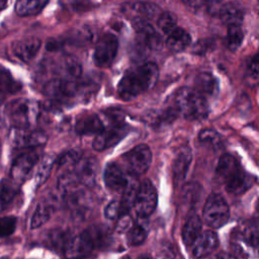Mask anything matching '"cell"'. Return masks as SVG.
Here are the masks:
<instances>
[{"label":"cell","mask_w":259,"mask_h":259,"mask_svg":"<svg viewBox=\"0 0 259 259\" xmlns=\"http://www.w3.org/2000/svg\"><path fill=\"white\" fill-rule=\"evenodd\" d=\"M55 203H56V200L54 199L52 201H41L36 205L34 212L30 220V228L31 229L39 228L40 226H42L44 224H46L49 221V219L53 212Z\"/></svg>","instance_id":"28"},{"label":"cell","mask_w":259,"mask_h":259,"mask_svg":"<svg viewBox=\"0 0 259 259\" xmlns=\"http://www.w3.org/2000/svg\"><path fill=\"white\" fill-rule=\"evenodd\" d=\"M97 90V84L92 81L68 80L54 78L44 86V94L55 104L71 105L86 100Z\"/></svg>","instance_id":"1"},{"label":"cell","mask_w":259,"mask_h":259,"mask_svg":"<svg viewBox=\"0 0 259 259\" xmlns=\"http://www.w3.org/2000/svg\"><path fill=\"white\" fill-rule=\"evenodd\" d=\"M157 205V191L150 180H144L138 187L133 206L137 215H150Z\"/></svg>","instance_id":"8"},{"label":"cell","mask_w":259,"mask_h":259,"mask_svg":"<svg viewBox=\"0 0 259 259\" xmlns=\"http://www.w3.org/2000/svg\"><path fill=\"white\" fill-rule=\"evenodd\" d=\"M17 194V184L12 180H3L0 183V203L7 206L13 201Z\"/></svg>","instance_id":"33"},{"label":"cell","mask_w":259,"mask_h":259,"mask_svg":"<svg viewBox=\"0 0 259 259\" xmlns=\"http://www.w3.org/2000/svg\"><path fill=\"white\" fill-rule=\"evenodd\" d=\"M123 13L133 19L136 20H144L148 21L149 19L154 18L156 15L160 14V8L154 4L149 2H135L127 3L122 8Z\"/></svg>","instance_id":"15"},{"label":"cell","mask_w":259,"mask_h":259,"mask_svg":"<svg viewBox=\"0 0 259 259\" xmlns=\"http://www.w3.org/2000/svg\"><path fill=\"white\" fill-rule=\"evenodd\" d=\"M192 89L206 98L208 96H212L217 92L218 82L210 73L202 72L195 77L194 86Z\"/></svg>","instance_id":"25"},{"label":"cell","mask_w":259,"mask_h":259,"mask_svg":"<svg viewBox=\"0 0 259 259\" xmlns=\"http://www.w3.org/2000/svg\"><path fill=\"white\" fill-rule=\"evenodd\" d=\"M130 175L131 173L124 172L118 164L114 162H110L105 167L103 179H104L105 185L109 189L113 191L121 192V190L124 188V186L127 183Z\"/></svg>","instance_id":"16"},{"label":"cell","mask_w":259,"mask_h":259,"mask_svg":"<svg viewBox=\"0 0 259 259\" xmlns=\"http://www.w3.org/2000/svg\"><path fill=\"white\" fill-rule=\"evenodd\" d=\"M54 163H55V159L53 156L47 155L41 159L35 175V182L37 186L41 185L48 179Z\"/></svg>","instance_id":"34"},{"label":"cell","mask_w":259,"mask_h":259,"mask_svg":"<svg viewBox=\"0 0 259 259\" xmlns=\"http://www.w3.org/2000/svg\"><path fill=\"white\" fill-rule=\"evenodd\" d=\"M0 154H1V141H0Z\"/></svg>","instance_id":"51"},{"label":"cell","mask_w":259,"mask_h":259,"mask_svg":"<svg viewBox=\"0 0 259 259\" xmlns=\"http://www.w3.org/2000/svg\"><path fill=\"white\" fill-rule=\"evenodd\" d=\"M120 214V204L117 200H111L104 209V215L108 220H115Z\"/></svg>","instance_id":"44"},{"label":"cell","mask_w":259,"mask_h":259,"mask_svg":"<svg viewBox=\"0 0 259 259\" xmlns=\"http://www.w3.org/2000/svg\"><path fill=\"white\" fill-rule=\"evenodd\" d=\"M128 173L139 176L147 172L152 162L151 149L144 144L138 145L122 156Z\"/></svg>","instance_id":"7"},{"label":"cell","mask_w":259,"mask_h":259,"mask_svg":"<svg viewBox=\"0 0 259 259\" xmlns=\"http://www.w3.org/2000/svg\"><path fill=\"white\" fill-rule=\"evenodd\" d=\"M174 108L178 115L187 119H201L208 113L206 98L188 87H182L176 92Z\"/></svg>","instance_id":"3"},{"label":"cell","mask_w":259,"mask_h":259,"mask_svg":"<svg viewBox=\"0 0 259 259\" xmlns=\"http://www.w3.org/2000/svg\"><path fill=\"white\" fill-rule=\"evenodd\" d=\"M57 73L59 74L58 78L77 80L81 76L82 67L75 57L65 56L62 60H60L57 67Z\"/></svg>","instance_id":"23"},{"label":"cell","mask_w":259,"mask_h":259,"mask_svg":"<svg viewBox=\"0 0 259 259\" xmlns=\"http://www.w3.org/2000/svg\"><path fill=\"white\" fill-rule=\"evenodd\" d=\"M217 15L221 21L229 27L234 25H241L245 12L241 4L232 1L218 6Z\"/></svg>","instance_id":"18"},{"label":"cell","mask_w":259,"mask_h":259,"mask_svg":"<svg viewBox=\"0 0 259 259\" xmlns=\"http://www.w3.org/2000/svg\"><path fill=\"white\" fill-rule=\"evenodd\" d=\"M230 218V209L226 200L220 194H211L207 197L203 209L202 220L210 228L223 227Z\"/></svg>","instance_id":"5"},{"label":"cell","mask_w":259,"mask_h":259,"mask_svg":"<svg viewBox=\"0 0 259 259\" xmlns=\"http://www.w3.org/2000/svg\"><path fill=\"white\" fill-rule=\"evenodd\" d=\"M192 160V153L188 146H182L180 147L175 155L174 162H173V175L176 181H182L186 173L188 171V168L190 166Z\"/></svg>","instance_id":"21"},{"label":"cell","mask_w":259,"mask_h":259,"mask_svg":"<svg viewBox=\"0 0 259 259\" xmlns=\"http://www.w3.org/2000/svg\"><path fill=\"white\" fill-rule=\"evenodd\" d=\"M38 161L39 155L36 152H27L18 156L11 166V180L17 185L24 182Z\"/></svg>","instance_id":"11"},{"label":"cell","mask_w":259,"mask_h":259,"mask_svg":"<svg viewBox=\"0 0 259 259\" xmlns=\"http://www.w3.org/2000/svg\"><path fill=\"white\" fill-rule=\"evenodd\" d=\"M200 186L197 183H188L183 187V199L186 203H190V204H195L196 200L199 196V192H200Z\"/></svg>","instance_id":"40"},{"label":"cell","mask_w":259,"mask_h":259,"mask_svg":"<svg viewBox=\"0 0 259 259\" xmlns=\"http://www.w3.org/2000/svg\"><path fill=\"white\" fill-rule=\"evenodd\" d=\"M202 223L198 215L190 217L182 229V240L185 245L191 246L201 233Z\"/></svg>","instance_id":"30"},{"label":"cell","mask_w":259,"mask_h":259,"mask_svg":"<svg viewBox=\"0 0 259 259\" xmlns=\"http://www.w3.org/2000/svg\"><path fill=\"white\" fill-rule=\"evenodd\" d=\"M158 27L166 34H169L177 27L176 16L171 12H161L158 18Z\"/></svg>","instance_id":"36"},{"label":"cell","mask_w":259,"mask_h":259,"mask_svg":"<svg viewBox=\"0 0 259 259\" xmlns=\"http://www.w3.org/2000/svg\"><path fill=\"white\" fill-rule=\"evenodd\" d=\"M240 171H242V168L237 161V159L230 155V154H225L223 155L217 165L215 168V173L218 177L225 183L229 179H231L233 176L238 174Z\"/></svg>","instance_id":"22"},{"label":"cell","mask_w":259,"mask_h":259,"mask_svg":"<svg viewBox=\"0 0 259 259\" xmlns=\"http://www.w3.org/2000/svg\"><path fill=\"white\" fill-rule=\"evenodd\" d=\"M7 3H8V0H0V11L6 8Z\"/></svg>","instance_id":"48"},{"label":"cell","mask_w":259,"mask_h":259,"mask_svg":"<svg viewBox=\"0 0 259 259\" xmlns=\"http://www.w3.org/2000/svg\"><path fill=\"white\" fill-rule=\"evenodd\" d=\"M244 39V32L241 28V25H234V26H229L228 27V32L226 36V46L227 48L235 52L237 51Z\"/></svg>","instance_id":"32"},{"label":"cell","mask_w":259,"mask_h":259,"mask_svg":"<svg viewBox=\"0 0 259 259\" xmlns=\"http://www.w3.org/2000/svg\"><path fill=\"white\" fill-rule=\"evenodd\" d=\"M185 5L191 7V8H199L203 4L204 0H182Z\"/></svg>","instance_id":"46"},{"label":"cell","mask_w":259,"mask_h":259,"mask_svg":"<svg viewBox=\"0 0 259 259\" xmlns=\"http://www.w3.org/2000/svg\"><path fill=\"white\" fill-rule=\"evenodd\" d=\"M63 249L67 259H80L88 256L94 248L91 240L84 231L80 235L69 238Z\"/></svg>","instance_id":"12"},{"label":"cell","mask_w":259,"mask_h":259,"mask_svg":"<svg viewBox=\"0 0 259 259\" xmlns=\"http://www.w3.org/2000/svg\"><path fill=\"white\" fill-rule=\"evenodd\" d=\"M126 259H128V258H126Z\"/></svg>","instance_id":"52"},{"label":"cell","mask_w":259,"mask_h":259,"mask_svg":"<svg viewBox=\"0 0 259 259\" xmlns=\"http://www.w3.org/2000/svg\"><path fill=\"white\" fill-rule=\"evenodd\" d=\"M192 254L196 258H204L211 254L219 246V240L214 232L204 231L192 243Z\"/></svg>","instance_id":"17"},{"label":"cell","mask_w":259,"mask_h":259,"mask_svg":"<svg viewBox=\"0 0 259 259\" xmlns=\"http://www.w3.org/2000/svg\"><path fill=\"white\" fill-rule=\"evenodd\" d=\"M85 233L88 235L93 248H106L111 242V233L106 226H92L87 229Z\"/></svg>","instance_id":"27"},{"label":"cell","mask_w":259,"mask_h":259,"mask_svg":"<svg viewBox=\"0 0 259 259\" xmlns=\"http://www.w3.org/2000/svg\"><path fill=\"white\" fill-rule=\"evenodd\" d=\"M128 133V126L122 122L106 125L93 140L92 147L96 151H104L115 146Z\"/></svg>","instance_id":"9"},{"label":"cell","mask_w":259,"mask_h":259,"mask_svg":"<svg viewBox=\"0 0 259 259\" xmlns=\"http://www.w3.org/2000/svg\"><path fill=\"white\" fill-rule=\"evenodd\" d=\"M82 157V153L77 150H70L64 154H62L57 159V165L59 167H63L66 165H74L80 158Z\"/></svg>","instance_id":"41"},{"label":"cell","mask_w":259,"mask_h":259,"mask_svg":"<svg viewBox=\"0 0 259 259\" xmlns=\"http://www.w3.org/2000/svg\"><path fill=\"white\" fill-rule=\"evenodd\" d=\"M210 45H211V41L210 40H205V39H201L199 41H197L192 51L195 53V54H205L209 49H210Z\"/></svg>","instance_id":"45"},{"label":"cell","mask_w":259,"mask_h":259,"mask_svg":"<svg viewBox=\"0 0 259 259\" xmlns=\"http://www.w3.org/2000/svg\"><path fill=\"white\" fill-rule=\"evenodd\" d=\"M60 4L67 10L81 12L90 8L92 0H59Z\"/></svg>","instance_id":"39"},{"label":"cell","mask_w":259,"mask_h":259,"mask_svg":"<svg viewBox=\"0 0 259 259\" xmlns=\"http://www.w3.org/2000/svg\"><path fill=\"white\" fill-rule=\"evenodd\" d=\"M204 1H208V2H210L211 4H218V3H220L222 0H204Z\"/></svg>","instance_id":"50"},{"label":"cell","mask_w":259,"mask_h":259,"mask_svg":"<svg viewBox=\"0 0 259 259\" xmlns=\"http://www.w3.org/2000/svg\"><path fill=\"white\" fill-rule=\"evenodd\" d=\"M245 78L246 82L250 84V86H254L258 82V56L254 55L246 65L245 70Z\"/></svg>","instance_id":"37"},{"label":"cell","mask_w":259,"mask_h":259,"mask_svg":"<svg viewBox=\"0 0 259 259\" xmlns=\"http://www.w3.org/2000/svg\"><path fill=\"white\" fill-rule=\"evenodd\" d=\"M134 226L133 220L127 213L121 214V217L117 220V223L115 225V232L117 233H127L132 227Z\"/></svg>","instance_id":"43"},{"label":"cell","mask_w":259,"mask_h":259,"mask_svg":"<svg viewBox=\"0 0 259 259\" xmlns=\"http://www.w3.org/2000/svg\"><path fill=\"white\" fill-rule=\"evenodd\" d=\"M16 219L14 217H4L0 219V237H7L15 231Z\"/></svg>","instance_id":"42"},{"label":"cell","mask_w":259,"mask_h":259,"mask_svg":"<svg viewBox=\"0 0 259 259\" xmlns=\"http://www.w3.org/2000/svg\"><path fill=\"white\" fill-rule=\"evenodd\" d=\"M191 42L190 34L182 27H176L172 30L166 39L167 48L174 53H179L184 51Z\"/></svg>","instance_id":"26"},{"label":"cell","mask_w":259,"mask_h":259,"mask_svg":"<svg viewBox=\"0 0 259 259\" xmlns=\"http://www.w3.org/2000/svg\"><path fill=\"white\" fill-rule=\"evenodd\" d=\"M137 259H153V258L151 256H149V255H142V256L138 257Z\"/></svg>","instance_id":"49"},{"label":"cell","mask_w":259,"mask_h":259,"mask_svg":"<svg viewBox=\"0 0 259 259\" xmlns=\"http://www.w3.org/2000/svg\"><path fill=\"white\" fill-rule=\"evenodd\" d=\"M40 114V105L31 99L19 98L9 102L5 107L8 121L16 128H29Z\"/></svg>","instance_id":"4"},{"label":"cell","mask_w":259,"mask_h":259,"mask_svg":"<svg viewBox=\"0 0 259 259\" xmlns=\"http://www.w3.org/2000/svg\"><path fill=\"white\" fill-rule=\"evenodd\" d=\"M105 127V122L103 118L96 114L91 113L86 116H82L75 123V131L78 135L88 136V135H98Z\"/></svg>","instance_id":"19"},{"label":"cell","mask_w":259,"mask_h":259,"mask_svg":"<svg viewBox=\"0 0 259 259\" xmlns=\"http://www.w3.org/2000/svg\"><path fill=\"white\" fill-rule=\"evenodd\" d=\"M254 180L255 179L251 175L245 173L242 170L238 174L233 176L231 179L226 181L225 187L229 193L233 195H239L247 191L250 187H252Z\"/></svg>","instance_id":"24"},{"label":"cell","mask_w":259,"mask_h":259,"mask_svg":"<svg viewBox=\"0 0 259 259\" xmlns=\"http://www.w3.org/2000/svg\"><path fill=\"white\" fill-rule=\"evenodd\" d=\"M118 50V40L110 32L102 34L94 48L93 61L99 68H107L114 61Z\"/></svg>","instance_id":"6"},{"label":"cell","mask_w":259,"mask_h":259,"mask_svg":"<svg viewBox=\"0 0 259 259\" xmlns=\"http://www.w3.org/2000/svg\"><path fill=\"white\" fill-rule=\"evenodd\" d=\"M212 259H236V258H235L233 255H231V254L222 252V253L217 254Z\"/></svg>","instance_id":"47"},{"label":"cell","mask_w":259,"mask_h":259,"mask_svg":"<svg viewBox=\"0 0 259 259\" xmlns=\"http://www.w3.org/2000/svg\"><path fill=\"white\" fill-rule=\"evenodd\" d=\"M177 115L178 113L174 106L164 109L150 110L145 115V121L149 123L153 128H162L171 124L175 120Z\"/></svg>","instance_id":"20"},{"label":"cell","mask_w":259,"mask_h":259,"mask_svg":"<svg viewBox=\"0 0 259 259\" xmlns=\"http://www.w3.org/2000/svg\"><path fill=\"white\" fill-rule=\"evenodd\" d=\"M48 136L40 130L16 128L10 132V141L16 148H35L46 144Z\"/></svg>","instance_id":"10"},{"label":"cell","mask_w":259,"mask_h":259,"mask_svg":"<svg viewBox=\"0 0 259 259\" xmlns=\"http://www.w3.org/2000/svg\"><path fill=\"white\" fill-rule=\"evenodd\" d=\"M49 0H16L15 12L19 16H32L38 14L48 4Z\"/></svg>","instance_id":"29"},{"label":"cell","mask_w":259,"mask_h":259,"mask_svg":"<svg viewBox=\"0 0 259 259\" xmlns=\"http://www.w3.org/2000/svg\"><path fill=\"white\" fill-rule=\"evenodd\" d=\"M159 77V68L153 62H147L135 69H128L121 77L117 93L125 101H130L150 90Z\"/></svg>","instance_id":"2"},{"label":"cell","mask_w":259,"mask_h":259,"mask_svg":"<svg viewBox=\"0 0 259 259\" xmlns=\"http://www.w3.org/2000/svg\"><path fill=\"white\" fill-rule=\"evenodd\" d=\"M21 89V83L18 82L4 66L0 65V93L14 94Z\"/></svg>","instance_id":"31"},{"label":"cell","mask_w":259,"mask_h":259,"mask_svg":"<svg viewBox=\"0 0 259 259\" xmlns=\"http://www.w3.org/2000/svg\"><path fill=\"white\" fill-rule=\"evenodd\" d=\"M79 182L83 186H92L95 183L97 171H98V163L92 158H80L74 165L72 170Z\"/></svg>","instance_id":"13"},{"label":"cell","mask_w":259,"mask_h":259,"mask_svg":"<svg viewBox=\"0 0 259 259\" xmlns=\"http://www.w3.org/2000/svg\"><path fill=\"white\" fill-rule=\"evenodd\" d=\"M198 139L200 143L212 148V149H218L221 148L223 145L222 137L218 132H215L212 128H204L202 130L199 135Z\"/></svg>","instance_id":"35"},{"label":"cell","mask_w":259,"mask_h":259,"mask_svg":"<svg viewBox=\"0 0 259 259\" xmlns=\"http://www.w3.org/2000/svg\"><path fill=\"white\" fill-rule=\"evenodd\" d=\"M126 240L127 243L132 246H138L141 245L146 237H147V233L146 230L144 229V227L138 225V226H133L132 229L126 233Z\"/></svg>","instance_id":"38"},{"label":"cell","mask_w":259,"mask_h":259,"mask_svg":"<svg viewBox=\"0 0 259 259\" xmlns=\"http://www.w3.org/2000/svg\"><path fill=\"white\" fill-rule=\"evenodd\" d=\"M41 41L35 36H27L21 39H17L11 44L12 54L22 62L31 61L37 54Z\"/></svg>","instance_id":"14"}]
</instances>
